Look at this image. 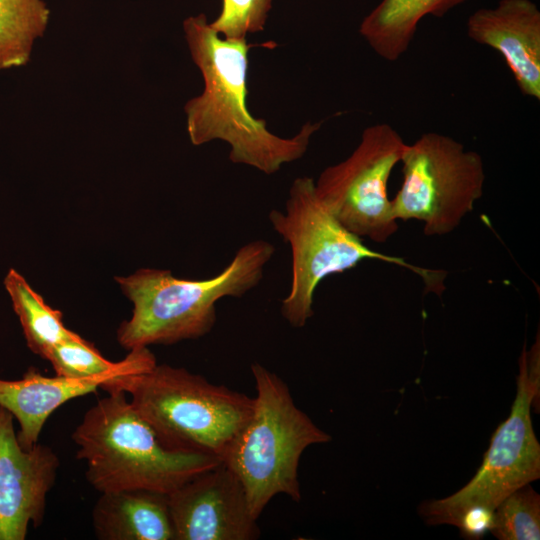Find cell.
Masks as SVG:
<instances>
[{"mask_svg":"<svg viewBox=\"0 0 540 540\" xmlns=\"http://www.w3.org/2000/svg\"><path fill=\"white\" fill-rule=\"evenodd\" d=\"M274 253L272 243L258 239L241 246L230 263L210 278L184 279L155 268L116 277L133 304L131 317L117 330L118 343L132 350L207 335L217 320V302L242 297L258 286Z\"/></svg>","mask_w":540,"mask_h":540,"instance_id":"7a4b0ae2","label":"cell"},{"mask_svg":"<svg viewBox=\"0 0 540 540\" xmlns=\"http://www.w3.org/2000/svg\"><path fill=\"white\" fill-rule=\"evenodd\" d=\"M403 181L391 199L394 218L423 223L427 236L454 231L482 197V157L454 138L423 133L407 144L401 161Z\"/></svg>","mask_w":540,"mask_h":540,"instance_id":"ba28073f","label":"cell"},{"mask_svg":"<svg viewBox=\"0 0 540 540\" xmlns=\"http://www.w3.org/2000/svg\"><path fill=\"white\" fill-rule=\"evenodd\" d=\"M539 335L519 358L517 390L508 417L494 431L489 448L472 479L455 493L422 502L418 514L425 524H459L472 508L493 512L513 491L540 478V444L536 438L531 408L539 410Z\"/></svg>","mask_w":540,"mask_h":540,"instance_id":"52a82bcc","label":"cell"},{"mask_svg":"<svg viewBox=\"0 0 540 540\" xmlns=\"http://www.w3.org/2000/svg\"><path fill=\"white\" fill-rule=\"evenodd\" d=\"M271 7L272 0H222L221 11L210 26L225 39H246L264 30Z\"/></svg>","mask_w":540,"mask_h":540,"instance_id":"ffe728a7","label":"cell"},{"mask_svg":"<svg viewBox=\"0 0 540 540\" xmlns=\"http://www.w3.org/2000/svg\"><path fill=\"white\" fill-rule=\"evenodd\" d=\"M60 460L47 445H20L14 417L0 406V540H24L45 517Z\"/></svg>","mask_w":540,"mask_h":540,"instance_id":"8fae6325","label":"cell"},{"mask_svg":"<svg viewBox=\"0 0 540 540\" xmlns=\"http://www.w3.org/2000/svg\"><path fill=\"white\" fill-rule=\"evenodd\" d=\"M50 10L43 0H0V70L30 60L35 41L47 28Z\"/></svg>","mask_w":540,"mask_h":540,"instance_id":"e0dca14e","label":"cell"},{"mask_svg":"<svg viewBox=\"0 0 540 540\" xmlns=\"http://www.w3.org/2000/svg\"><path fill=\"white\" fill-rule=\"evenodd\" d=\"M270 224L291 249V284L282 300L281 314L294 328L304 327L314 315L313 298L326 277L344 273L366 259L397 264L421 275L425 282L440 285L442 278L394 256L368 248L348 231L319 198L315 180L296 178L289 189L285 210H271ZM438 287V286H437Z\"/></svg>","mask_w":540,"mask_h":540,"instance_id":"8992f818","label":"cell"},{"mask_svg":"<svg viewBox=\"0 0 540 540\" xmlns=\"http://www.w3.org/2000/svg\"><path fill=\"white\" fill-rule=\"evenodd\" d=\"M253 412L222 461L240 479L250 510L259 518L278 494L301 499L298 466L305 449L331 441L294 402L288 385L259 363L251 365Z\"/></svg>","mask_w":540,"mask_h":540,"instance_id":"5b68a950","label":"cell"},{"mask_svg":"<svg viewBox=\"0 0 540 540\" xmlns=\"http://www.w3.org/2000/svg\"><path fill=\"white\" fill-rule=\"evenodd\" d=\"M92 524L101 540H175L169 494L152 490L100 493Z\"/></svg>","mask_w":540,"mask_h":540,"instance_id":"5bb4252c","label":"cell"},{"mask_svg":"<svg viewBox=\"0 0 540 540\" xmlns=\"http://www.w3.org/2000/svg\"><path fill=\"white\" fill-rule=\"evenodd\" d=\"M406 145L391 125L373 124L346 159L326 167L315 181L319 198L360 239L384 243L398 230L388 181Z\"/></svg>","mask_w":540,"mask_h":540,"instance_id":"9c48e42d","label":"cell"},{"mask_svg":"<svg viewBox=\"0 0 540 540\" xmlns=\"http://www.w3.org/2000/svg\"><path fill=\"white\" fill-rule=\"evenodd\" d=\"M156 363L148 347H140L130 350L117 370L94 377H50L31 367L20 379L0 378V406L18 422L17 439L28 450L38 443L50 415L64 403L96 391L114 377L145 371Z\"/></svg>","mask_w":540,"mask_h":540,"instance_id":"7c38bea8","label":"cell"},{"mask_svg":"<svg viewBox=\"0 0 540 540\" xmlns=\"http://www.w3.org/2000/svg\"><path fill=\"white\" fill-rule=\"evenodd\" d=\"M467 0H382L361 22L360 35L382 59L398 60L409 48L420 20L442 17Z\"/></svg>","mask_w":540,"mask_h":540,"instance_id":"9a60e30c","label":"cell"},{"mask_svg":"<svg viewBox=\"0 0 540 540\" xmlns=\"http://www.w3.org/2000/svg\"><path fill=\"white\" fill-rule=\"evenodd\" d=\"M489 532L498 540L540 539V495L530 484L513 491L496 506Z\"/></svg>","mask_w":540,"mask_h":540,"instance_id":"ac0fdd59","label":"cell"},{"mask_svg":"<svg viewBox=\"0 0 540 540\" xmlns=\"http://www.w3.org/2000/svg\"><path fill=\"white\" fill-rule=\"evenodd\" d=\"M183 30L192 61L201 72L202 92L185 106L191 144L220 140L230 147L229 160L272 175L304 156L322 121L307 122L292 137H280L254 117L247 106V39H225L204 14L190 16Z\"/></svg>","mask_w":540,"mask_h":540,"instance_id":"6da1fadb","label":"cell"},{"mask_svg":"<svg viewBox=\"0 0 540 540\" xmlns=\"http://www.w3.org/2000/svg\"><path fill=\"white\" fill-rule=\"evenodd\" d=\"M492 514L493 512L482 508L469 509L457 525L461 536L469 540L481 539L489 531Z\"/></svg>","mask_w":540,"mask_h":540,"instance_id":"44dd1931","label":"cell"},{"mask_svg":"<svg viewBox=\"0 0 540 540\" xmlns=\"http://www.w3.org/2000/svg\"><path fill=\"white\" fill-rule=\"evenodd\" d=\"M169 507L175 540H255L260 536L242 482L223 463L171 492Z\"/></svg>","mask_w":540,"mask_h":540,"instance_id":"30bf717a","label":"cell"},{"mask_svg":"<svg viewBox=\"0 0 540 540\" xmlns=\"http://www.w3.org/2000/svg\"><path fill=\"white\" fill-rule=\"evenodd\" d=\"M101 389L129 394L134 409L167 448L221 462L254 406V398L244 393L168 364L114 377Z\"/></svg>","mask_w":540,"mask_h":540,"instance_id":"3957f363","label":"cell"},{"mask_svg":"<svg viewBox=\"0 0 540 540\" xmlns=\"http://www.w3.org/2000/svg\"><path fill=\"white\" fill-rule=\"evenodd\" d=\"M56 375L69 378L99 376L120 368L124 359L112 362L104 358L94 345L80 335L57 343L45 358Z\"/></svg>","mask_w":540,"mask_h":540,"instance_id":"d6986e66","label":"cell"},{"mask_svg":"<svg viewBox=\"0 0 540 540\" xmlns=\"http://www.w3.org/2000/svg\"><path fill=\"white\" fill-rule=\"evenodd\" d=\"M4 285L34 354L44 359L57 343L79 336L65 327L61 311L50 307L16 270H9Z\"/></svg>","mask_w":540,"mask_h":540,"instance_id":"2e32d148","label":"cell"},{"mask_svg":"<svg viewBox=\"0 0 540 540\" xmlns=\"http://www.w3.org/2000/svg\"><path fill=\"white\" fill-rule=\"evenodd\" d=\"M467 34L501 54L519 91L540 100V11L531 0H500L470 15Z\"/></svg>","mask_w":540,"mask_h":540,"instance_id":"4fadbf2b","label":"cell"},{"mask_svg":"<svg viewBox=\"0 0 540 540\" xmlns=\"http://www.w3.org/2000/svg\"><path fill=\"white\" fill-rule=\"evenodd\" d=\"M123 391L108 392L84 414L72 439L98 492L145 489L170 494L219 459L162 444Z\"/></svg>","mask_w":540,"mask_h":540,"instance_id":"277c9868","label":"cell"}]
</instances>
